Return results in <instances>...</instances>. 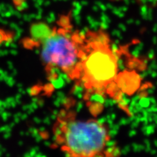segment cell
<instances>
[{
	"label": "cell",
	"instance_id": "cell-1",
	"mask_svg": "<svg viewBox=\"0 0 157 157\" xmlns=\"http://www.w3.org/2000/svg\"><path fill=\"white\" fill-rule=\"evenodd\" d=\"M118 75V58L109 35L101 29L82 33L81 60L73 81L85 96L113 94Z\"/></svg>",
	"mask_w": 157,
	"mask_h": 157
},
{
	"label": "cell",
	"instance_id": "cell-2",
	"mask_svg": "<svg viewBox=\"0 0 157 157\" xmlns=\"http://www.w3.org/2000/svg\"><path fill=\"white\" fill-rule=\"evenodd\" d=\"M53 134L59 148L68 156H100L115 152L109 149V128L98 120L77 119L73 114H62L54 124Z\"/></svg>",
	"mask_w": 157,
	"mask_h": 157
},
{
	"label": "cell",
	"instance_id": "cell-3",
	"mask_svg": "<svg viewBox=\"0 0 157 157\" xmlns=\"http://www.w3.org/2000/svg\"><path fill=\"white\" fill-rule=\"evenodd\" d=\"M82 33L70 28H55L45 38L41 45L43 63L49 69H56L74 81L79 65Z\"/></svg>",
	"mask_w": 157,
	"mask_h": 157
}]
</instances>
